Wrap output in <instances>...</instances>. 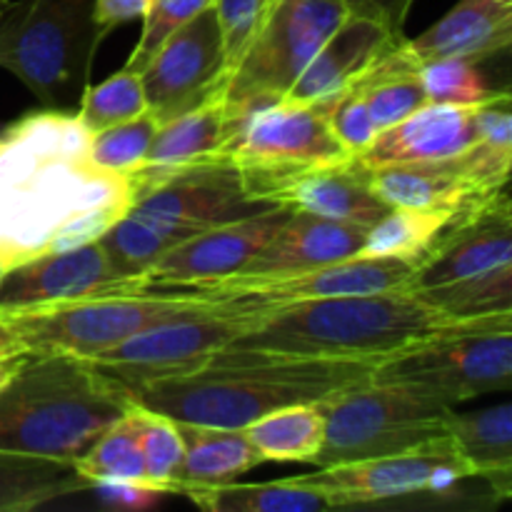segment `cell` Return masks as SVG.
<instances>
[{"mask_svg":"<svg viewBox=\"0 0 512 512\" xmlns=\"http://www.w3.org/2000/svg\"><path fill=\"white\" fill-rule=\"evenodd\" d=\"M213 3L215 0H153L143 18V33H140L133 53L125 60V68L133 73H143L160 43Z\"/></svg>","mask_w":512,"mask_h":512,"instance_id":"f35d334b","label":"cell"},{"mask_svg":"<svg viewBox=\"0 0 512 512\" xmlns=\"http://www.w3.org/2000/svg\"><path fill=\"white\" fill-rule=\"evenodd\" d=\"M90 490L100 505L108 510H150L168 498V493L150 483H138V480H103L93 483Z\"/></svg>","mask_w":512,"mask_h":512,"instance_id":"b9f144b4","label":"cell"},{"mask_svg":"<svg viewBox=\"0 0 512 512\" xmlns=\"http://www.w3.org/2000/svg\"><path fill=\"white\" fill-rule=\"evenodd\" d=\"M190 503L208 512H320L335 510L333 503L310 485L303 475L273 483L255 485H213V488H185Z\"/></svg>","mask_w":512,"mask_h":512,"instance_id":"f546056e","label":"cell"},{"mask_svg":"<svg viewBox=\"0 0 512 512\" xmlns=\"http://www.w3.org/2000/svg\"><path fill=\"white\" fill-rule=\"evenodd\" d=\"M105 35L95 20V0L8 3L0 13V68L40 103L63 110L88 88Z\"/></svg>","mask_w":512,"mask_h":512,"instance_id":"8992f818","label":"cell"},{"mask_svg":"<svg viewBox=\"0 0 512 512\" xmlns=\"http://www.w3.org/2000/svg\"><path fill=\"white\" fill-rule=\"evenodd\" d=\"M138 288L148 285L120 275L105 255L103 245L93 240L15 265L0 285V310L70 303L90 295Z\"/></svg>","mask_w":512,"mask_h":512,"instance_id":"ac0fdd59","label":"cell"},{"mask_svg":"<svg viewBox=\"0 0 512 512\" xmlns=\"http://www.w3.org/2000/svg\"><path fill=\"white\" fill-rule=\"evenodd\" d=\"M143 113H148L143 78L140 73L123 68L120 73L105 78L103 83L88 85L80 95L75 115L88 133H98V130L133 120Z\"/></svg>","mask_w":512,"mask_h":512,"instance_id":"d590c367","label":"cell"},{"mask_svg":"<svg viewBox=\"0 0 512 512\" xmlns=\"http://www.w3.org/2000/svg\"><path fill=\"white\" fill-rule=\"evenodd\" d=\"M365 230L368 228L353 223L290 210L285 223L275 230L253 263L235 278L300 273V270L323 268L338 260L355 258L363 250Z\"/></svg>","mask_w":512,"mask_h":512,"instance_id":"44dd1931","label":"cell"},{"mask_svg":"<svg viewBox=\"0 0 512 512\" xmlns=\"http://www.w3.org/2000/svg\"><path fill=\"white\" fill-rule=\"evenodd\" d=\"M458 213H453V210L390 208L383 218H378L365 230L360 255L403 258L420 265L438 240V235L448 228V223Z\"/></svg>","mask_w":512,"mask_h":512,"instance_id":"d6a6232c","label":"cell"},{"mask_svg":"<svg viewBox=\"0 0 512 512\" xmlns=\"http://www.w3.org/2000/svg\"><path fill=\"white\" fill-rule=\"evenodd\" d=\"M512 43V0H460L438 23L405 48L418 63L438 58H460L483 63L505 53Z\"/></svg>","mask_w":512,"mask_h":512,"instance_id":"cb8c5ba5","label":"cell"},{"mask_svg":"<svg viewBox=\"0 0 512 512\" xmlns=\"http://www.w3.org/2000/svg\"><path fill=\"white\" fill-rule=\"evenodd\" d=\"M10 270H13V265H10L8 260H3V258H0V285H3V280L8 278V273H10Z\"/></svg>","mask_w":512,"mask_h":512,"instance_id":"7dc6e473","label":"cell"},{"mask_svg":"<svg viewBox=\"0 0 512 512\" xmlns=\"http://www.w3.org/2000/svg\"><path fill=\"white\" fill-rule=\"evenodd\" d=\"M133 405L128 385L73 355H25L0 388V450L75 460Z\"/></svg>","mask_w":512,"mask_h":512,"instance_id":"277c9868","label":"cell"},{"mask_svg":"<svg viewBox=\"0 0 512 512\" xmlns=\"http://www.w3.org/2000/svg\"><path fill=\"white\" fill-rule=\"evenodd\" d=\"M403 38L363 13H348L300 73L285 103H323L348 88L390 45Z\"/></svg>","mask_w":512,"mask_h":512,"instance_id":"d6986e66","label":"cell"},{"mask_svg":"<svg viewBox=\"0 0 512 512\" xmlns=\"http://www.w3.org/2000/svg\"><path fill=\"white\" fill-rule=\"evenodd\" d=\"M270 0H215L213 8L218 13L220 33H223L225 48V83L235 70L238 60L243 58L245 48L253 35L258 33Z\"/></svg>","mask_w":512,"mask_h":512,"instance_id":"60d3db41","label":"cell"},{"mask_svg":"<svg viewBox=\"0 0 512 512\" xmlns=\"http://www.w3.org/2000/svg\"><path fill=\"white\" fill-rule=\"evenodd\" d=\"M133 208L195 235L215 225L248 218L273 205L250 200L240 183L238 170L225 160L210 158L170 175L143 198L135 200Z\"/></svg>","mask_w":512,"mask_h":512,"instance_id":"e0dca14e","label":"cell"},{"mask_svg":"<svg viewBox=\"0 0 512 512\" xmlns=\"http://www.w3.org/2000/svg\"><path fill=\"white\" fill-rule=\"evenodd\" d=\"M158 120L150 113L90 133V160L108 173L130 175L145 160L158 133Z\"/></svg>","mask_w":512,"mask_h":512,"instance_id":"8d00e7d4","label":"cell"},{"mask_svg":"<svg viewBox=\"0 0 512 512\" xmlns=\"http://www.w3.org/2000/svg\"><path fill=\"white\" fill-rule=\"evenodd\" d=\"M133 418L138 425L145 480L155 488L165 490L168 495H178L175 493V478H178L185 453L180 423L140 403H133Z\"/></svg>","mask_w":512,"mask_h":512,"instance_id":"e575fe53","label":"cell"},{"mask_svg":"<svg viewBox=\"0 0 512 512\" xmlns=\"http://www.w3.org/2000/svg\"><path fill=\"white\" fill-rule=\"evenodd\" d=\"M220 295L203 288L163 293L160 288L113 290L70 303L0 310L23 340L28 355H73L90 360L140 330L205 308Z\"/></svg>","mask_w":512,"mask_h":512,"instance_id":"52a82bcc","label":"cell"},{"mask_svg":"<svg viewBox=\"0 0 512 512\" xmlns=\"http://www.w3.org/2000/svg\"><path fill=\"white\" fill-rule=\"evenodd\" d=\"M73 465L90 485L103 483V480H138V483H148L145 480L143 453H140L138 425H135L133 418V405L115 423H110L73 460Z\"/></svg>","mask_w":512,"mask_h":512,"instance_id":"836d02e7","label":"cell"},{"mask_svg":"<svg viewBox=\"0 0 512 512\" xmlns=\"http://www.w3.org/2000/svg\"><path fill=\"white\" fill-rule=\"evenodd\" d=\"M348 13L340 0H275L225 83V115L283 100Z\"/></svg>","mask_w":512,"mask_h":512,"instance_id":"30bf717a","label":"cell"},{"mask_svg":"<svg viewBox=\"0 0 512 512\" xmlns=\"http://www.w3.org/2000/svg\"><path fill=\"white\" fill-rule=\"evenodd\" d=\"M20 355H28L25 353L23 340L18 338V333H15L13 325L8 323V318L0 313V360H13L20 358Z\"/></svg>","mask_w":512,"mask_h":512,"instance_id":"f6af8a7d","label":"cell"},{"mask_svg":"<svg viewBox=\"0 0 512 512\" xmlns=\"http://www.w3.org/2000/svg\"><path fill=\"white\" fill-rule=\"evenodd\" d=\"M475 140V105L425 103L408 118L380 130L358 163L365 168L433 163L463 153Z\"/></svg>","mask_w":512,"mask_h":512,"instance_id":"ffe728a7","label":"cell"},{"mask_svg":"<svg viewBox=\"0 0 512 512\" xmlns=\"http://www.w3.org/2000/svg\"><path fill=\"white\" fill-rule=\"evenodd\" d=\"M340 3L348 5L350 13L370 15V18L388 25L393 33L403 35L405 18H408L415 0H340Z\"/></svg>","mask_w":512,"mask_h":512,"instance_id":"7bdbcfd3","label":"cell"},{"mask_svg":"<svg viewBox=\"0 0 512 512\" xmlns=\"http://www.w3.org/2000/svg\"><path fill=\"white\" fill-rule=\"evenodd\" d=\"M418 263L380 255H355L323 268L300 273L265 275V278H225L218 283L200 285L220 298H250L265 305H288L300 300L343 298V295L388 293V290L413 288Z\"/></svg>","mask_w":512,"mask_h":512,"instance_id":"9a60e30c","label":"cell"},{"mask_svg":"<svg viewBox=\"0 0 512 512\" xmlns=\"http://www.w3.org/2000/svg\"><path fill=\"white\" fill-rule=\"evenodd\" d=\"M413 290L458 318L512 315V208L505 190L450 220L418 265Z\"/></svg>","mask_w":512,"mask_h":512,"instance_id":"5b68a950","label":"cell"},{"mask_svg":"<svg viewBox=\"0 0 512 512\" xmlns=\"http://www.w3.org/2000/svg\"><path fill=\"white\" fill-rule=\"evenodd\" d=\"M90 490L73 460L0 450V512H28Z\"/></svg>","mask_w":512,"mask_h":512,"instance_id":"f1b7e54d","label":"cell"},{"mask_svg":"<svg viewBox=\"0 0 512 512\" xmlns=\"http://www.w3.org/2000/svg\"><path fill=\"white\" fill-rule=\"evenodd\" d=\"M225 140V90L215 93L198 108L168 120L158 128L145 160L128 175L133 198L168 180L170 175L210 160ZM135 205V203H133Z\"/></svg>","mask_w":512,"mask_h":512,"instance_id":"603a6c76","label":"cell"},{"mask_svg":"<svg viewBox=\"0 0 512 512\" xmlns=\"http://www.w3.org/2000/svg\"><path fill=\"white\" fill-rule=\"evenodd\" d=\"M180 433H183L185 453L178 478H175L178 495L185 488H213V485L235 483L240 475L265 463L245 430L180 423Z\"/></svg>","mask_w":512,"mask_h":512,"instance_id":"484cf974","label":"cell"},{"mask_svg":"<svg viewBox=\"0 0 512 512\" xmlns=\"http://www.w3.org/2000/svg\"><path fill=\"white\" fill-rule=\"evenodd\" d=\"M275 3V0H270V5H273ZM270 5H268V8H270Z\"/></svg>","mask_w":512,"mask_h":512,"instance_id":"681fc988","label":"cell"},{"mask_svg":"<svg viewBox=\"0 0 512 512\" xmlns=\"http://www.w3.org/2000/svg\"><path fill=\"white\" fill-rule=\"evenodd\" d=\"M5 5H8V0H0V13H3V10H5Z\"/></svg>","mask_w":512,"mask_h":512,"instance_id":"c3c4849f","label":"cell"},{"mask_svg":"<svg viewBox=\"0 0 512 512\" xmlns=\"http://www.w3.org/2000/svg\"><path fill=\"white\" fill-rule=\"evenodd\" d=\"M353 85L363 93L378 133L430 103L420 83V63L405 48V38L390 45Z\"/></svg>","mask_w":512,"mask_h":512,"instance_id":"83f0119b","label":"cell"},{"mask_svg":"<svg viewBox=\"0 0 512 512\" xmlns=\"http://www.w3.org/2000/svg\"><path fill=\"white\" fill-rule=\"evenodd\" d=\"M350 158L323 103L285 100L225 115V140L213 155L238 170L245 195L260 205H270V195L295 175Z\"/></svg>","mask_w":512,"mask_h":512,"instance_id":"ba28073f","label":"cell"},{"mask_svg":"<svg viewBox=\"0 0 512 512\" xmlns=\"http://www.w3.org/2000/svg\"><path fill=\"white\" fill-rule=\"evenodd\" d=\"M323 105L325 113H328L330 130L340 140V145L353 158L365 153L368 145L375 140V135H378V128H375L373 118H370V110L363 93L350 83L348 88L335 93L333 98L323 100Z\"/></svg>","mask_w":512,"mask_h":512,"instance_id":"ab89813d","label":"cell"},{"mask_svg":"<svg viewBox=\"0 0 512 512\" xmlns=\"http://www.w3.org/2000/svg\"><path fill=\"white\" fill-rule=\"evenodd\" d=\"M305 480L333 503V508L393 503L415 495L450 493L465 478H475L453 440H433L405 453L353 460L305 473Z\"/></svg>","mask_w":512,"mask_h":512,"instance_id":"4fadbf2b","label":"cell"},{"mask_svg":"<svg viewBox=\"0 0 512 512\" xmlns=\"http://www.w3.org/2000/svg\"><path fill=\"white\" fill-rule=\"evenodd\" d=\"M140 78L148 113L158 125L225 90L223 33L213 5L168 35Z\"/></svg>","mask_w":512,"mask_h":512,"instance_id":"5bb4252c","label":"cell"},{"mask_svg":"<svg viewBox=\"0 0 512 512\" xmlns=\"http://www.w3.org/2000/svg\"><path fill=\"white\" fill-rule=\"evenodd\" d=\"M265 308L273 305L250 298H220L205 308L150 325L88 363L103 368L128 388L143 380L183 373L255 328Z\"/></svg>","mask_w":512,"mask_h":512,"instance_id":"8fae6325","label":"cell"},{"mask_svg":"<svg viewBox=\"0 0 512 512\" xmlns=\"http://www.w3.org/2000/svg\"><path fill=\"white\" fill-rule=\"evenodd\" d=\"M458 318L420 298L413 288L370 295L300 300L265 308L255 328L238 335L230 350L383 360L405 348L460 330L510 320Z\"/></svg>","mask_w":512,"mask_h":512,"instance_id":"3957f363","label":"cell"},{"mask_svg":"<svg viewBox=\"0 0 512 512\" xmlns=\"http://www.w3.org/2000/svg\"><path fill=\"white\" fill-rule=\"evenodd\" d=\"M380 360L220 350L195 368L130 385L135 403L178 423L243 430L270 410L330 403L370 383Z\"/></svg>","mask_w":512,"mask_h":512,"instance_id":"7a4b0ae2","label":"cell"},{"mask_svg":"<svg viewBox=\"0 0 512 512\" xmlns=\"http://www.w3.org/2000/svg\"><path fill=\"white\" fill-rule=\"evenodd\" d=\"M23 358H25V355H20V358H13V360H0V388H3V385H8L10 378L18 373Z\"/></svg>","mask_w":512,"mask_h":512,"instance_id":"bcb514c9","label":"cell"},{"mask_svg":"<svg viewBox=\"0 0 512 512\" xmlns=\"http://www.w3.org/2000/svg\"><path fill=\"white\" fill-rule=\"evenodd\" d=\"M448 438L473 468L475 478L510 498L512 493V405L500 403L478 413H450Z\"/></svg>","mask_w":512,"mask_h":512,"instance_id":"4316f807","label":"cell"},{"mask_svg":"<svg viewBox=\"0 0 512 512\" xmlns=\"http://www.w3.org/2000/svg\"><path fill=\"white\" fill-rule=\"evenodd\" d=\"M373 380L423 388L448 403L512 388V318L440 335L375 365Z\"/></svg>","mask_w":512,"mask_h":512,"instance_id":"7c38bea8","label":"cell"},{"mask_svg":"<svg viewBox=\"0 0 512 512\" xmlns=\"http://www.w3.org/2000/svg\"><path fill=\"white\" fill-rule=\"evenodd\" d=\"M290 210L268 208L233 223L195 233L150 268V288H200L243 273L285 223Z\"/></svg>","mask_w":512,"mask_h":512,"instance_id":"2e32d148","label":"cell"},{"mask_svg":"<svg viewBox=\"0 0 512 512\" xmlns=\"http://www.w3.org/2000/svg\"><path fill=\"white\" fill-rule=\"evenodd\" d=\"M185 238H190L185 230L130 208L100 235L98 243L120 275L148 285L150 268Z\"/></svg>","mask_w":512,"mask_h":512,"instance_id":"1f68e13d","label":"cell"},{"mask_svg":"<svg viewBox=\"0 0 512 512\" xmlns=\"http://www.w3.org/2000/svg\"><path fill=\"white\" fill-rule=\"evenodd\" d=\"M243 430L263 460L313 465L325 440V405L303 403L270 410Z\"/></svg>","mask_w":512,"mask_h":512,"instance_id":"4dcf8cb0","label":"cell"},{"mask_svg":"<svg viewBox=\"0 0 512 512\" xmlns=\"http://www.w3.org/2000/svg\"><path fill=\"white\" fill-rule=\"evenodd\" d=\"M268 203L275 208L320 215V218L353 223L360 228H370L390 210L373 193L368 183V170L358 163V158L305 170L280 185L270 195Z\"/></svg>","mask_w":512,"mask_h":512,"instance_id":"7402d4cb","label":"cell"},{"mask_svg":"<svg viewBox=\"0 0 512 512\" xmlns=\"http://www.w3.org/2000/svg\"><path fill=\"white\" fill-rule=\"evenodd\" d=\"M453 403L403 383H370L325 403V440L315 468L405 453L448 435Z\"/></svg>","mask_w":512,"mask_h":512,"instance_id":"9c48e42d","label":"cell"},{"mask_svg":"<svg viewBox=\"0 0 512 512\" xmlns=\"http://www.w3.org/2000/svg\"><path fill=\"white\" fill-rule=\"evenodd\" d=\"M153 0H95V20L105 33L130 20H143Z\"/></svg>","mask_w":512,"mask_h":512,"instance_id":"ee69618b","label":"cell"},{"mask_svg":"<svg viewBox=\"0 0 512 512\" xmlns=\"http://www.w3.org/2000/svg\"><path fill=\"white\" fill-rule=\"evenodd\" d=\"M368 170V183L373 193L388 208L413 210H458L493 198L483 193L465 170L460 155L433 163H400L380 165Z\"/></svg>","mask_w":512,"mask_h":512,"instance_id":"d4e9b609","label":"cell"},{"mask_svg":"<svg viewBox=\"0 0 512 512\" xmlns=\"http://www.w3.org/2000/svg\"><path fill=\"white\" fill-rule=\"evenodd\" d=\"M133 203L128 175L90 160L78 115L50 108L0 130V258L13 268L93 243Z\"/></svg>","mask_w":512,"mask_h":512,"instance_id":"6da1fadb","label":"cell"},{"mask_svg":"<svg viewBox=\"0 0 512 512\" xmlns=\"http://www.w3.org/2000/svg\"><path fill=\"white\" fill-rule=\"evenodd\" d=\"M420 83L430 103L480 105L495 93L488 88L478 63L460 58H438L420 63Z\"/></svg>","mask_w":512,"mask_h":512,"instance_id":"74e56055","label":"cell"}]
</instances>
